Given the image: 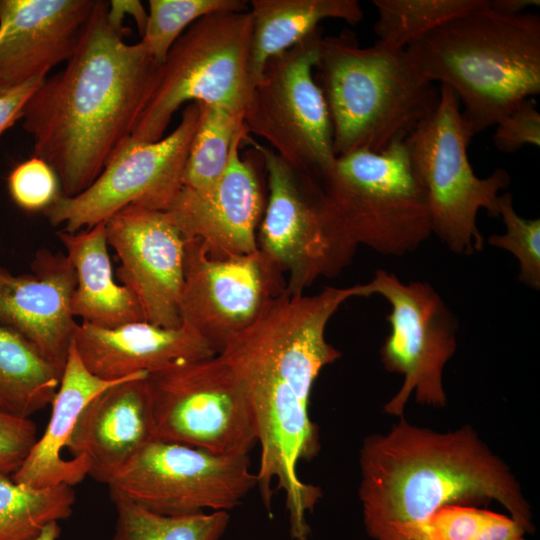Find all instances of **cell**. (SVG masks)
Segmentation results:
<instances>
[{
  "label": "cell",
  "mask_w": 540,
  "mask_h": 540,
  "mask_svg": "<svg viewBox=\"0 0 540 540\" xmlns=\"http://www.w3.org/2000/svg\"><path fill=\"white\" fill-rule=\"evenodd\" d=\"M353 297H367L364 284L327 287L307 296L286 291L271 298L254 322L217 354L230 368L250 406L260 461L256 473L263 504L271 513L275 490L286 499L290 535L308 540L306 514L321 497L319 487L302 481L298 464L320 449L309 403L320 371L341 353L325 330L338 308Z\"/></svg>",
  "instance_id": "obj_1"
},
{
  "label": "cell",
  "mask_w": 540,
  "mask_h": 540,
  "mask_svg": "<svg viewBox=\"0 0 540 540\" xmlns=\"http://www.w3.org/2000/svg\"><path fill=\"white\" fill-rule=\"evenodd\" d=\"M96 0L66 66L27 101L22 126L34 156L57 174L61 194L86 190L131 137L158 80L160 65L139 42L127 44Z\"/></svg>",
  "instance_id": "obj_2"
},
{
  "label": "cell",
  "mask_w": 540,
  "mask_h": 540,
  "mask_svg": "<svg viewBox=\"0 0 540 540\" xmlns=\"http://www.w3.org/2000/svg\"><path fill=\"white\" fill-rule=\"evenodd\" d=\"M359 496L374 540H429L428 525L442 507L496 500L526 532L531 512L506 465L463 427L439 433L401 421L364 441Z\"/></svg>",
  "instance_id": "obj_3"
},
{
  "label": "cell",
  "mask_w": 540,
  "mask_h": 540,
  "mask_svg": "<svg viewBox=\"0 0 540 540\" xmlns=\"http://www.w3.org/2000/svg\"><path fill=\"white\" fill-rule=\"evenodd\" d=\"M427 81L450 87L472 139L540 93V16L507 15L488 0L406 48Z\"/></svg>",
  "instance_id": "obj_4"
},
{
  "label": "cell",
  "mask_w": 540,
  "mask_h": 540,
  "mask_svg": "<svg viewBox=\"0 0 540 540\" xmlns=\"http://www.w3.org/2000/svg\"><path fill=\"white\" fill-rule=\"evenodd\" d=\"M313 76L328 108L335 157L403 142L439 101V89L416 71L406 49L379 41L362 47L349 30L322 36Z\"/></svg>",
  "instance_id": "obj_5"
},
{
  "label": "cell",
  "mask_w": 540,
  "mask_h": 540,
  "mask_svg": "<svg viewBox=\"0 0 540 540\" xmlns=\"http://www.w3.org/2000/svg\"><path fill=\"white\" fill-rule=\"evenodd\" d=\"M306 188L346 265L359 245L402 256L433 234L427 195L404 141L381 152L358 150L338 156Z\"/></svg>",
  "instance_id": "obj_6"
},
{
  "label": "cell",
  "mask_w": 540,
  "mask_h": 540,
  "mask_svg": "<svg viewBox=\"0 0 540 540\" xmlns=\"http://www.w3.org/2000/svg\"><path fill=\"white\" fill-rule=\"evenodd\" d=\"M252 18L249 10L204 16L177 39L131 137L163 138L174 113L186 102L245 111L251 76Z\"/></svg>",
  "instance_id": "obj_7"
},
{
  "label": "cell",
  "mask_w": 540,
  "mask_h": 540,
  "mask_svg": "<svg viewBox=\"0 0 540 540\" xmlns=\"http://www.w3.org/2000/svg\"><path fill=\"white\" fill-rule=\"evenodd\" d=\"M460 105L454 91L440 85L436 108L404 143L427 195L432 233L454 254L471 255L484 246L478 212L499 217L500 191L511 179L503 168L485 178L475 175L467 154L472 139Z\"/></svg>",
  "instance_id": "obj_8"
},
{
  "label": "cell",
  "mask_w": 540,
  "mask_h": 540,
  "mask_svg": "<svg viewBox=\"0 0 540 540\" xmlns=\"http://www.w3.org/2000/svg\"><path fill=\"white\" fill-rule=\"evenodd\" d=\"M322 36L319 27L270 58L244 111L248 134L265 140L299 180L318 176L336 158L328 108L313 76Z\"/></svg>",
  "instance_id": "obj_9"
},
{
  "label": "cell",
  "mask_w": 540,
  "mask_h": 540,
  "mask_svg": "<svg viewBox=\"0 0 540 540\" xmlns=\"http://www.w3.org/2000/svg\"><path fill=\"white\" fill-rule=\"evenodd\" d=\"M146 383L154 438L221 455H249L258 443L244 392L217 354L152 372Z\"/></svg>",
  "instance_id": "obj_10"
},
{
  "label": "cell",
  "mask_w": 540,
  "mask_h": 540,
  "mask_svg": "<svg viewBox=\"0 0 540 540\" xmlns=\"http://www.w3.org/2000/svg\"><path fill=\"white\" fill-rule=\"evenodd\" d=\"M199 113L198 104L189 103L176 128L158 141L128 138L86 190L74 196L60 193L44 210L50 224L74 233L106 222L128 206L166 211L182 188Z\"/></svg>",
  "instance_id": "obj_11"
},
{
  "label": "cell",
  "mask_w": 540,
  "mask_h": 540,
  "mask_svg": "<svg viewBox=\"0 0 540 540\" xmlns=\"http://www.w3.org/2000/svg\"><path fill=\"white\" fill-rule=\"evenodd\" d=\"M164 515L230 511L257 487L249 455H221L153 438L108 484Z\"/></svg>",
  "instance_id": "obj_12"
},
{
  "label": "cell",
  "mask_w": 540,
  "mask_h": 540,
  "mask_svg": "<svg viewBox=\"0 0 540 540\" xmlns=\"http://www.w3.org/2000/svg\"><path fill=\"white\" fill-rule=\"evenodd\" d=\"M369 297L381 295L391 306L386 319L390 332L380 354L384 367L403 375V384L384 411L400 416L414 393L422 404L443 407V371L457 348V320L427 282H402L395 274L377 270L366 283Z\"/></svg>",
  "instance_id": "obj_13"
},
{
  "label": "cell",
  "mask_w": 540,
  "mask_h": 540,
  "mask_svg": "<svg viewBox=\"0 0 540 540\" xmlns=\"http://www.w3.org/2000/svg\"><path fill=\"white\" fill-rule=\"evenodd\" d=\"M285 289L282 271L259 249L217 259L198 240L185 238L181 321L195 329L216 354Z\"/></svg>",
  "instance_id": "obj_14"
},
{
  "label": "cell",
  "mask_w": 540,
  "mask_h": 540,
  "mask_svg": "<svg viewBox=\"0 0 540 540\" xmlns=\"http://www.w3.org/2000/svg\"><path fill=\"white\" fill-rule=\"evenodd\" d=\"M263 160L268 202L257 237L258 249L282 272L286 291L303 294L321 276L333 277L347 265L326 235L316 207L294 172L268 146L243 137Z\"/></svg>",
  "instance_id": "obj_15"
},
{
  "label": "cell",
  "mask_w": 540,
  "mask_h": 540,
  "mask_svg": "<svg viewBox=\"0 0 540 540\" xmlns=\"http://www.w3.org/2000/svg\"><path fill=\"white\" fill-rule=\"evenodd\" d=\"M117 254V277L137 298L144 319L178 327L184 282L185 238L166 211L128 206L105 222Z\"/></svg>",
  "instance_id": "obj_16"
},
{
  "label": "cell",
  "mask_w": 540,
  "mask_h": 540,
  "mask_svg": "<svg viewBox=\"0 0 540 540\" xmlns=\"http://www.w3.org/2000/svg\"><path fill=\"white\" fill-rule=\"evenodd\" d=\"M246 133L243 126L234 137L227 166L210 190L182 187L166 210L184 238L198 240L217 259L258 250L255 231L264 202L253 163L239 153Z\"/></svg>",
  "instance_id": "obj_17"
},
{
  "label": "cell",
  "mask_w": 540,
  "mask_h": 540,
  "mask_svg": "<svg viewBox=\"0 0 540 540\" xmlns=\"http://www.w3.org/2000/svg\"><path fill=\"white\" fill-rule=\"evenodd\" d=\"M96 0H0V86L42 80L76 51Z\"/></svg>",
  "instance_id": "obj_18"
},
{
  "label": "cell",
  "mask_w": 540,
  "mask_h": 540,
  "mask_svg": "<svg viewBox=\"0 0 540 540\" xmlns=\"http://www.w3.org/2000/svg\"><path fill=\"white\" fill-rule=\"evenodd\" d=\"M32 274L0 267V325L28 340L63 371L78 327L71 313L76 272L66 254L41 250Z\"/></svg>",
  "instance_id": "obj_19"
},
{
  "label": "cell",
  "mask_w": 540,
  "mask_h": 540,
  "mask_svg": "<svg viewBox=\"0 0 540 540\" xmlns=\"http://www.w3.org/2000/svg\"><path fill=\"white\" fill-rule=\"evenodd\" d=\"M148 374L122 380L91 399L81 411L66 447L88 462V476L109 484L152 440Z\"/></svg>",
  "instance_id": "obj_20"
},
{
  "label": "cell",
  "mask_w": 540,
  "mask_h": 540,
  "mask_svg": "<svg viewBox=\"0 0 540 540\" xmlns=\"http://www.w3.org/2000/svg\"><path fill=\"white\" fill-rule=\"evenodd\" d=\"M73 345L86 368L104 380L150 374L178 362L216 355L205 339L183 322L172 328L144 320L113 328L82 322Z\"/></svg>",
  "instance_id": "obj_21"
},
{
  "label": "cell",
  "mask_w": 540,
  "mask_h": 540,
  "mask_svg": "<svg viewBox=\"0 0 540 540\" xmlns=\"http://www.w3.org/2000/svg\"><path fill=\"white\" fill-rule=\"evenodd\" d=\"M127 378L104 380L95 376L86 368L72 343L51 403L52 411L46 430L37 439L21 467L11 475L12 480L34 488H44L59 484L73 486L88 476L87 460L84 457L65 459L62 450L86 404L102 391Z\"/></svg>",
  "instance_id": "obj_22"
},
{
  "label": "cell",
  "mask_w": 540,
  "mask_h": 540,
  "mask_svg": "<svg viewBox=\"0 0 540 540\" xmlns=\"http://www.w3.org/2000/svg\"><path fill=\"white\" fill-rule=\"evenodd\" d=\"M58 237L76 272L71 299L74 317L104 328L145 321L132 291L114 280L105 222L74 233L63 230Z\"/></svg>",
  "instance_id": "obj_23"
},
{
  "label": "cell",
  "mask_w": 540,
  "mask_h": 540,
  "mask_svg": "<svg viewBox=\"0 0 540 540\" xmlns=\"http://www.w3.org/2000/svg\"><path fill=\"white\" fill-rule=\"evenodd\" d=\"M251 76L255 83L267 61L297 45L325 19L355 25L363 10L356 0H252Z\"/></svg>",
  "instance_id": "obj_24"
},
{
  "label": "cell",
  "mask_w": 540,
  "mask_h": 540,
  "mask_svg": "<svg viewBox=\"0 0 540 540\" xmlns=\"http://www.w3.org/2000/svg\"><path fill=\"white\" fill-rule=\"evenodd\" d=\"M62 370L24 337L0 325V412L29 418L51 404Z\"/></svg>",
  "instance_id": "obj_25"
},
{
  "label": "cell",
  "mask_w": 540,
  "mask_h": 540,
  "mask_svg": "<svg viewBox=\"0 0 540 540\" xmlns=\"http://www.w3.org/2000/svg\"><path fill=\"white\" fill-rule=\"evenodd\" d=\"M75 499L68 484L34 488L0 475V540H36L45 526L71 515Z\"/></svg>",
  "instance_id": "obj_26"
},
{
  "label": "cell",
  "mask_w": 540,
  "mask_h": 540,
  "mask_svg": "<svg viewBox=\"0 0 540 540\" xmlns=\"http://www.w3.org/2000/svg\"><path fill=\"white\" fill-rule=\"evenodd\" d=\"M110 494L117 512L113 540H220L230 521L227 511L164 515Z\"/></svg>",
  "instance_id": "obj_27"
},
{
  "label": "cell",
  "mask_w": 540,
  "mask_h": 540,
  "mask_svg": "<svg viewBox=\"0 0 540 540\" xmlns=\"http://www.w3.org/2000/svg\"><path fill=\"white\" fill-rule=\"evenodd\" d=\"M197 104L199 120L185 163L182 187L206 192L217 183L227 166L231 143L244 126V113Z\"/></svg>",
  "instance_id": "obj_28"
},
{
  "label": "cell",
  "mask_w": 540,
  "mask_h": 540,
  "mask_svg": "<svg viewBox=\"0 0 540 540\" xmlns=\"http://www.w3.org/2000/svg\"><path fill=\"white\" fill-rule=\"evenodd\" d=\"M378 11L374 31L379 42L406 49L449 20L485 0H373Z\"/></svg>",
  "instance_id": "obj_29"
},
{
  "label": "cell",
  "mask_w": 540,
  "mask_h": 540,
  "mask_svg": "<svg viewBox=\"0 0 540 540\" xmlns=\"http://www.w3.org/2000/svg\"><path fill=\"white\" fill-rule=\"evenodd\" d=\"M243 0H150L141 43L162 65L185 28L198 19L218 12L247 11Z\"/></svg>",
  "instance_id": "obj_30"
},
{
  "label": "cell",
  "mask_w": 540,
  "mask_h": 540,
  "mask_svg": "<svg viewBox=\"0 0 540 540\" xmlns=\"http://www.w3.org/2000/svg\"><path fill=\"white\" fill-rule=\"evenodd\" d=\"M513 518L463 504L442 507L428 525L429 540H524Z\"/></svg>",
  "instance_id": "obj_31"
},
{
  "label": "cell",
  "mask_w": 540,
  "mask_h": 540,
  "mask_svg": "<svg viewBox=\"0 0 540 540\" xmlns=\"http://www.w3.org/2000/svg\"><path fill=\"white\" fill-rule=\"evenodd\" d=\"M499 217L506 227L503 234H492L488 243L510 252L519 263V280L526 286L540 288V220L518 215L509 192L500 194Z\"/></svg>",
  "instance_id": "obj_32"
},
{
  "label": "cell",
  "mask_w": 540,
  "mask_h": 540,
  "mask_svg": "<svg viewBox=\"0 0 540 540\" xmlns=\"http://www.w3.org/2000/svg\"><path fill=\"white\" fill-rule=\"evenodd\" d=\"M59 179L43 159L33 156L18 164L8 177L13 201L23 210H46L61 193Z\"/></svg>",
  "instance_id": "obj_33"
},
{
  "label": "cell",
  "mask_w": 540,
  "mask_h": 540,
  "mask_svg": "<svg viewBox=\"0 0 540 540\" xmlns=\"http://www.w3.org/2000/svg\"><path fill=\"white\" fill-rule=\"evenodd\" d=\"M495 126V147L504 153H513L525 145L540 146V113L531 98L523 100Z\"/></svg>",
  "instance_id": "obj_34"
},
{
  "label": "cell",
  "mask_w": 540,
  "mask_h": 540,
  "mask_svg": "<svg viewBox=\"0 0 540 540\" xmlns=\"http://www.w3.org/2000/svg\"><path fill=\"white\" fill-rule=\"evenodd\" d=\"M37 439V427L30 418L0 412V475L14 474Z\"/></svg>",
  "instance_id": "obj_35"
},
{
  "label": "cell",
  "mask_w": 540,
  "mask_h": 540,
  "mask_svg": "<svg viewBox=\"0 0 540 540\" xmlns=\"http://www.w3.org/2000/svg\"><path fill=\"white\" fill-rule=\"evenodd\" d=\"M44 80L16 87L0 86V135L22 119L27 101Z\"/></svg>",
  "instance_id": "obj_36"
},
{
  "label": "cell",
  "mask_w": 540,
  "mask_h": 540,
  "mask_svg": "<svg viewBox=\"0 0 540 540\" xmlns=\"http://www.w3.org/2000/svg\"><path fill=\"white\" fill-rule=\"evenodd\" d=\"M126 15L132 16L142 36L148 12L138 0H112L108 2L107 19L113 28L124 33L123 20Z\"/></svg>",
  "instance_id": "obj_37"
},
{
  "label": "cell",
  "mask_w": 540,
  "mask_h": 540,
  "mask_svg": "<svg viewBox=\"0 0 540 540\" xmlns=\"http://www.w3.org/2000/svg\"><path fill=\"white\" fill-rule=\"evenodd\" d=\"M539 5V0H488L490 9L507 15H519L527 8Z\"/></svg>",
  "instance_id": "obj_38"
},
{
  "label": "cell",
  "mask_w": 540,
  "mask_h": 540,
  "mask_svg": "<svg viewBox=\"0 0 540 540\" xmlns=\"http://www.w3.org/2000/svg\"><path fill=\"white\" fill-rule=\"evenodd\" d=\"M61 532L58 522H52L44 527L36 540H57Z\"/></svg>",
  "instance_id": "obj_39"
}]
</instances>
